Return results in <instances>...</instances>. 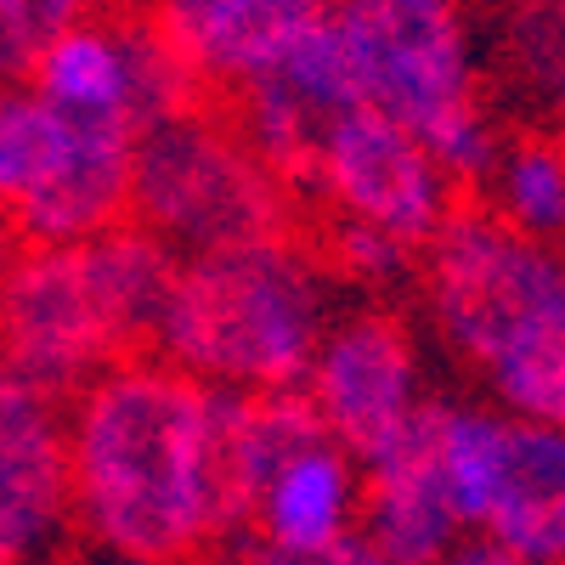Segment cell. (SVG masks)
Here are the masks:
<instances>
[{"label":"cell","mask_w":565,"mask_h":565,"mask_svg":"<svg viewBox=\"0 0 565 565\" xmlns=\"http://www.w3.org/2000/svg\"><path fill=\"white\" fill-rule=\"evenodd\" d=\"M295 199L317 210V226L373 232L418 255L458 210V186L413 130L373 108H345L295 170Z\"/></svg>","instance_id":"obj_10"},{"label":"cell","mask_w":565,"mask_h":565,"mask_svg":"<svg viewBox=\"0 0 565 565\" xmlns=\"http://www.w3.org/2000/svg\"><path fill=\"white\" fill-rule=\"evenodd\" d=\"M430 396L436 380L424 328L391 300L345 295L300 380V402L322 430L367 469L418 430Z\"/></svg>","instance_id":"obj_9"},{"label":"cell","mask_w":565,"mask_h":565,"mask_svg":"<svg viewBox=\"0 0 565 565\" xmlns=\"http://www.w3.org/2000/svg\"><path fill=\"white\" fill-rule=\"evenodd\" d=\"M232 402L141 351L63 396L68 509L85 548L210 565L232 543Z\"/></svg>","instance_id":"obj_1"},{"label":"cell","mask_w":565,"mask_h":565,"mask_svg":"<svg viewBox=\"0 0 565 565\" xmlns=\"http://www.w3.org/2000/svg\"><path fill=\"white\" fill-rule=\"evenodd\" d=\"M74 565H170V559H148V554H114V548H85Z\"/></svg>","instance_id":"obj_22"},{"label":"cell","mask_w":565,"mask_h":565,"mask_svg":"<svg viewBox=\"0 0 565 565\" xmlns=\"http://www.w3.org/2000/svg\"><path fill=\"white\" fill-rule=\"evenodd\" d=\"M175 255L148 232L108 226L74 244H29L0 289V362L52 396L153 351Z\"/></svg>","instance_id":"obj_4"},{"label":"cell","mask_w":565,"mask_h":565,"mask_svg":"<svg viewBox=\"0 0 565 565\" xmlns=\"http://www.w3.org/2000/svg\"><path fill=\"white\" fill-rule=\"evenodd\" d=\"M23 85L57 114L119 125L136 136L148 125H159L164 114L199 103L193 85L170 63V52L153 40V29L130 12V0L74 23L68 34H57L34 57Z\"/></svg>","instance_id":"obj_11"},{"label":"cell","mask_w":565,"mask_h":565,"mask_svg":"<svg viewBox=\"0 0 565 565\" xmlns=\"http://www.w3.org/2000/svg\"><path fill=\"white\" fill-rule=\"evenodd\" d=\"M441 565H537V559H521V554H509V548H498L487 537H463Z\"/></svg>","instance_id":"obj_20"},{"label":"cell","mask_w":565,"mask_h":565,"mask_svg":"<svg viewBox=\"0 0 565 565\" xmlns=\"http://www.w3.org/2000/svg\"><path fill=\"white\" fill-rule=\"evenodd\" d=\"M125 221L186 260L300 232V199L221 103H186L141 130Z\"/></svg>","instance_id":"obj_6"},{"label":"cell","mask_w":565,"mask_h":565,"mask_svg":"<svg viewBox=\"0 0 565 565\" xmlns=\"http://www.w3.org/2000/svg\"><path fill=\"white\" fill-rule=\"evenodd\" d=\"M199 103H232L328 23L334 0H130Z\"/></svg>","instance_id":"obj_12"},{"label":"cell","mask_w":565,"mask_h":565,"mask_svg":"<svg viewBox=\"0 0 565 565\" xmlns=\"http://www.w3.org/2000/svg\"><path fill=\"white\" fill-rule=\"evenodd\" d=\"M447 7H469V0H447Z\"/></svg>","instance_id":"obj_23"},{"label":"cell","mask_w":565,"mask_h":565,"mask_svg":"<svg viewBox=\"0 0 565 565\" xmlns=\"http://www.w3.org/2000/svg\"><path fill=\"white\" fill-rule=\"evenodd\" d=\"M345 289L306 232L186 255L170 271L153 356L226 402L300 391Z\"/></svg>","instance_id":"obj_3"},{"label":"cell","mask_w":565,"mask_h":565,"mask_svg":"<svg viewBox=\"0 0 565 565\" xmlns=\"http://www.w3.org/2000/svg\"><path fill=\"white\" fill-rule=\"evenodd\" d=\"M45 153H52V108L23 79L0 85V215L7 221L40 181Z\"/></svg>","instance_id":"obj_17"},{"label":"cell","mask_w":565,"mask_h":565,"mask_svg":"<svg viewBox=\"0 0 565 565\" xmlns=\"http://www.w3.org/2000/svg\"><path fill=\"white\" fill-rule=\"evenodd\" d=\"M351 108L413 130L452 186H481L498 153V114L476 18L447 0H334L322 23Z\"/></svg>","instance_id":"obj_5"},{"label":"cell","mask_w":565,"mask_h":565,"mask_svg":"<svg viewBox=\"0 0 565 565\" xmlns=\"http://www.w3.org/2000/svg\"><path fill=\"white\" fill-rule=\"evenodd\" d=\"M23 238H18V226L7 221V215H0V289H7V282H12V271H18V260H23Z\"/></svg>","instance_id":"obj_21"},{"label":"cell","mask_w":565,"mask_h":565,"mask_svg":"<svg viewBox=\"0 0 565 565\" xmlns=\"http://www.w3.org/2000/svg\"><path fill=\"white\" fill-rule=\"evenodd\" d=\"M481 210L521 238L565 249V130L532 125L503 136L481 175Z\"/></svg>","instance_id":"obj_16"},{"label":"cell","mask_w":565,"mask_h":565,"mask_svg":"<svg viewBox=\"0 0 565 565\" xmlns=\"http://www.w3.org/2000/svg\"><path fill=\"white\" fill-rule=\"evenodd\" d=\"M68 537L63 396L0 362V565H57Z\"/></svg>","instance_id":"obj_13"},{"label":"cell","mask_w":565,"mask_h":565,"mask_svg":"<svg viewBox=\"0 0 565 565\" xmlns=\"http://www.w3.org/2000/svg\"><path fill=\"white\" fill-rule=\"evenodd\" d=\"M413 300L424 340L498 413L565 430V249L458 204L418 249Z\"/></svg>","instance_id":"obj_2"},{"label":"cell","mask_w":565,"mask_h":565,"mask_svg":"<svg viewBox=\"0 0 565 565\" xmlns=\"http://www.w3.org/2000/svg\"><path fill=\"white\" fill-rule=\"evenodd\" d=\"M487 90L537 125H565V0H487L476 23Z\"/></svg>","instance_id":"obj_15"},{"label":"cell","mask_w":565,"mask_h":565,"mask_svg":"<svg viewBox=\"0 0 565 565\" xmlns=\"http://www.w3.org/2000/svg\"><path fill=\"white\" fill-rule=\"evenodd\" d=\"M424 447L458 509L463 537H487L521 559L565 565V430L509 418L487 396L436 391Z\"/></svg>","instance_id":"obj_7"},{"label":"cell","mask_w":565,"mask_h":565,"mask_svg":"<svg viewBox=\"0 0 565 565\" xmlns=\"http://www.w3.org/2000/svg\"><path fill=\"white\" fill-rule=\"evenodd\" d=\"M108 7L119 0H0V85H18L57 34Z\"/></svg>","instance_id":"obj_18"},{"label":"cell","mask_w":565,"mask_h":565,"mask_svg":"<svg viewBox=\"0 0 565 565\" xmlns=\"http://www.w3.org/2000/svg\"><path fill=\"white\" fill-rule=\"evenodd\" d=\"M210 565H391L380 548H373L362 532L340 537V543H322V548H266V543H244L232 537Z\"/></svg>","instance_id":"obj_19"},{"label":"cell","mask_w":565,"mask_h":565,"mask_svg":"<svg viewBox=\"0 0 565 565\" xmlns=\"http://www.w3.org/2000/svg\"><path fill=\"white\" fill-rule=\"evenodd\" d=\"M232 537L322 548L362 521V463L322 430L300 391L232 402L226 424Z\"/></svg>","instance_id":"obj_8"},{"label":"cell","mask_w":565,"mask_h":565,"mask_svg":"<svg viewBox=\"0 0 565 565\" xmlns=\"http://www.w3.org/2000/svg\"><path fill=\"white\" fill-rule=\"evenodd\" d=\"M356 532L380 548L391 565H441L458 543V509L436 476V458L424 447V418L418 430L385 452L380 463L362 469V521Z\"/></svg>","instance_id":"obj_14"}]
</instances>
